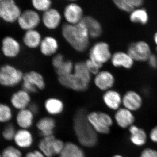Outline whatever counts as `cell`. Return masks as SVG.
<instances>
[{
  "mask_svg": "<svg viewBox=\"0 0 157 157\" xmlns=\"http://www.w3.org/2000/svg\"><path fill=\"white\" fill-rule=\"evenodd\" d=\"M22 89L30 94L37 93L45 88V79L41 73L36 71H30L24 74Z\"/></svg>",
  "mask_w": 157,
  "mask_h": 157,
  "instance_id": "obj_6",
  "label": "cell"
},
{
  "mask_svg": "<svg viewBox=\"0 0 157 157\" xmlns=\"http://www.w3.org/2000/svg\"><path fill=\"white\" fill-rule=\"evenodd\" d=\"M128 131L129 141L134 146L141 147L147 144L148 134L143 128L135 124L128 129Z\"/></svg>",
  "mask_w": 157,
  "mask_h": 157,
  "instance_id": "obj_14",
  "label": "cell"
},
{
  "mask_svg": "<svg viewBox=\"0 0 157 157\" xmlns=\"http://www.w3.org/2000/svg\"><path fill=\"white\" fill-rule=\"evenodd\" d=\"M148 137L152 143L157 144V124L151 129L148 133Z\"/></svg>",
  "mask_w": 157,
  "mask_h": 157,
  "instance_id": "obj_40",
  "label": "cell"
},
{
  "mask_svg": "<svg viewBox=\"0 0 157 157\" xmlns=\"http://www.w3.org/2000/svg\"><path fill=\"white\" fill-rule=\"evenodd\" d=\"M74 67V64L73 62L68 60L65 61L61 66L55 71L58 77L66 76L73 73Z\"/></svg>",
  "mask_w": 157,
  "mask_h": 157,
  "instance_id": "obj_33",
  "label": "cell"
},
{
  "mask_svg": "<svg viewBox=\"0 0 157 157\" xmlns=\"http://www.w3.org/2000/svg\"><path fill=\"white\" fill-rule=\"evenodd\" d=\"M59 47V43L57 39L51 36L43 38L39 46L41 53L46 56L55 55Z\"/></svg>",
  "mask_w": 157,
  "mask_h": 157,
  "instance_id": "obj_25",
  "label": "cell"
},
{
  "mask_svg": "<svg viewBox=\"0 0 157 157\" xmlns=\"http://www.w3.org/2000/svg\"><path fill=\"white\" fill-rule=\"evenodd\" d=\"M65 61L64 57L61 54H57L54 55L52 60V63L55 70L60 67Z\"/></svg>",
  "mask_w": 157,
  "mask_h": 157,
  "instance_id": "obj_38",
  "label": "cell"
},
{
  "mask_svg": "<svg viewBox=\"0 0 157 157\" xmlns=\"http://www.w3.org/2000/svg\"><path fill=\"white\" fill-rule=\"evenodd\" d=\"M17 130L12 124H9L3 129L2 132V137L4 140L7 141H11L14 140Z\"/></svg>",
  "mask_w": 157,
  "mask_h": 157,
  "instance_id": "obj_36",
  "label": "cell"
},
{
  "mask_svg": "<svg viewBox=\"0 0 157 157\" xmlns=\"http://www.w3.org/2000/svg\"><path fill=\"white\" fill-rule=\"evenodd\" d=\"M32 5L36 11L44 13L52 8V2L50 0H33Z\"/></svg>",
  "mask_w": 157,
  "mask_h": 157,
  "instance_id": "obj_34",
  "label": "cell"
},
{
  "mask_svg": "<svg viewBox=\"0 0 157 157\" xmlns=\"http://www.w3.org/2000/svg\"><path fill=\"white\" fill-rule=\"evenodd\" d=\"M59 157H86V155L79 144L68 141L65 143L64 147Z\"/></svg>",
  "mask_w": 157,
  "mask_h": 157,
  "instance_id": "obj_28",
  "label": "cell"
},
{
  "mask_svg": "<svg viewBox=\"0 0 157 157\" xmlns=\"http://www.w3.org/2000/svg\"><path fill=\"white\" fill-rule=\"evenodd\" d=\"M62 34L65 40L76 51L83 52L88 48L90 36L83 21L76 25L64 24Z\"/></svg>",
  "mask_w": 157,
  "mask_h": 157,
  "instance_id": "obj_2",
  "label": "cell"
},
{
  "mask_svg": "<svg viewBox=\"0 0 157 157\" xmlns=\"http://www.w3.org/2000/svg\"><path fill=\"white\" fill-rule=\"evenodd\" d=\"M115 7L123 12L130 14L137 8L143 7V0H114L113 1Z\"/></svg>",
  "mask_w": 157,
  "mask_h": 157,
  "instance_id": "obj_29",
  "label": "cell"
},
{
  "mask_svg": "<svg viewBox=\"0 0 157 157\" xmlns=\"http://www.w3.org/2000/svg\"><path fill=\"white\" fill-rule=\"evenodd\" d=\"M127 52L135 62L139 63L147 62L152 54L151 46L144 40H139L130 43Z\"/></svg>",
  "mask_w": 157,
  "mask_h": 157,
  "instance_id": "obj_7",
  "label": "cell"
},
{
  "mask_svg": "<svg viewBox=\"0 0 157 157\" xmlns=\"http://www.w3.org/2000/svg\"><path fill=\"white\" fill-rule=\"evenodd\" d=\"M156 55L157 56V48H156Z\"/></svg>",
  "mask_w": 157,
  "mask_h": 157,
  "instance_id": "obj_46",
  "label": "cell"
},
{
  "mask_svg": "<svg viewBox=\"0 0 157 157\" xmlns=\"http://www.w3.org/2000/svg\"><path fill=\"white\" fill-rule=\"evenodd\" d=\"M138 157H157V150L153 147H145L140 151Z\"/></svg>",
  "mask_w": 157,
  "mask_h": 157,
  "instance_id": "obj_39",
  "label": "cell"
},
{
  "mask_svg": "<svg viewBox=\"0 0 157 157\" xmlns=\"http://www.w3.org/2000/svg\"><path fill=\"white\" fill-rule=\"evenodd\" d=\"M21 50L20 44L13 37L8 36L2 41V51L4 56L9 58H14L19 55Z\"/></svg>",
  "mask_w": 157,
  "mask_h": 157,
  "instance_id": "obj_18",
  "label": "cell"
},
{
  "mask_svg": "<svg viewBox=\"0 0 157 157\" xmlns=\"http://www.w3.org/2000/svg\"><path fill=\"white\" fill-rule=\"evenodd\" d=\"M111 157H126L124 155L121 154H114Z\"/></svg>",
  "mask_w": 157,
  "mask_h": 157,
  "instance_id": "obj_45",
  "label": "cell"
},
{
  "mask_svg": "<svg viewBox=\"0 0 157 157\" xmlns=\"http://www.w3.org/2000/svg\"><path fill=\"white\" fill-rule=\"evenodd\" d=\"M54 135L42 137L38 143V149L42 152L46 157H53L54 141L56 138Z\"/></svg>",
  "mask_w": 157,
  "mask_h": 157,
  "instance_id": "obj_31",
  "label": "cell"
},
{
  "mask_svg": "<svg viewBox=\"0 0 157 157\" xmlns=\"http://www.w3.org/2000/svg\"><path fill=\"white\" fill-rule=\"evenodd\" d=\"M153 40L154 43L156 46V48H157V31L154 34L153 36Z\"/></svg>",
  "mask_w": 157,
  "mask_h": 157,
  "instance_id": "obj_44",
  "label": "cell"
},
{
  "mask_svg": "<svg viewBox=\"0 0 157 157\" xmlns=\"http://www.w3.org/2000/svg\"><path fill=\"white\" fill-rule=\"evenodd\" d=\"M36 127L42 137H48L54 135L56 122L52 117H44L37 122Z\"/></svg>",
  "mask_w": 157,
  "mask_h": 157,
  "instance_id": "obj_22",
  "label": "cell"
},
{
  "mask_svg": "<svg viewBox=\"0 0 157 157\" xmlns=\"http://www.w3.org/2000/svg\"><path fill=\"white\" fill-rule=\"evenodd\" d=\"M44 109L50 116L60 115L65 109L63 102L57 98H48L45 100L44 104Z\"/></svg>",
  "mask_w": 157,
  "mask_h": 157,
  "instance_id": "obj_23",
  "label": "cell"
},
{
  "mask_svg": "<svg viewBox=\"0 0 157 157\" xmlns=\"http://www.w3.org/2000/svg\"><path fill=\"white\" fill-rule=\"evenodd\" d=\"M143 104V97L140 93L135 90H128L122 95L123 107L132 112L140 110Z\"/></svg>",
  "mask_w": 157,
  "mask_h": 157,
  "instance_id": "obj_11",
  "label": "cell"
},
{
  "mask_svg": "<svg viewBox=\"0 0 157 157\" xmlns=\"http://www.w3.org/2000/svg\"><path fill=\"white\" fill-rule=\"evenodd\" d=\"M86 64L88 70L92 75H96L101 70L103 66L96 63V62L88 59L85 62Z\"/></svg>",
  "mask_w": 157,
  "mask_h": 157,
  "instance_id": "obj_37",
  "label": "cell"
},
{
  "mask_svg": "<svg viewBox=\"0 0 157 157\" xmlns=\"http://www.w3.org/2000/svg\"><path fill=\"white\" fill-rule=\"evenodd\" d=\"M42 18L36 10L27 9L21 12L17 22L21 29L26 31L36 29Z\"/></svg>",
  "mask_w": 157,
  "mask_h": 157,
  "instance_id": "obj_10",
  "label": "cell"
},
{
  "mask_svg": "<svg viewBox=\"0 0 157 157\" xmlns=\"http://www.w3.org/2000/svg\"><path fill=\"white\" fill-rule=\"evenodd\" d=\"M0 157H2V154L0 153Z\"/></svg>",
  "mask_w": 157,
  "mask_h": 157,
  "instance_id": "obj_47",
  "label": "cell"
},
{
  "mask_svg": "<svg viewBox=\"0 0 157 157\" xmlns=\"http://www.w3.org/2000/svg\"><path fill=\"white\" fill-rule=\"evenodd\" d=\"M149 66L153 70L157 69V56L156 54H152L147 61Z\"/></svg>",
  "mask_w": 157,
  "mask_h": 157,
  "instance_id": "obj_41",
  "label": "cell"
},
{
  "mask_svg": "<svg viewBox=\"0 0 157 157\" xmlns=\"http://www.w3.org/2000/svg\"><path fill=\"white\" fill-rule=\"evenodd\" d=\"M102 101L108 109L115 112L122 106V95L117 90L112 89L104 92Z\"/></svg>",
  "mask_w": 157,
  "mask_h": 157,
  "instance_id": "obj_17",
  "label": "cell"
},
{
  "mask_svg": "<svg viewBox=\"0 0 157 157\" xmlns=\"http://www.w3.org/2000/svg\"><path fill=\"white\" fill-rule=\"evenodd\" d=\"M24 73L12 65L6 64L0 67V85L13 87L22 82Z\"/></svg>",
  "mask_w": 157,
  "mask_h": 157,
  "instance_id": "obj_5",
  "label": "cell"
},
{
  "mask_svg": "<svg viewBox=\"0 0 157 157\" xmlns=\"http://www.w3.org/2000/svg\"><path fill=\"white\" fill-rule=\"evenodd\" d=\"M24 157H46L45 155L39 150H35L33 151H29L26 154Z\"/></svg>",
  "mask_w": 157,
  "mask_h": 157,
  "instance_id": "obj_42",
  "label": "cell"
},
{
  "mask_svg": "<svg viewBox=\"0 0 157 157\" xmlns=\"http://www.w3.org/2000/svg\"><path fill=\"white\" fill-rule=\"evenodd\" d=\"M42 36L36 29L26 31L23 37V42L28 48L35 49L39 47L42 41Z\"/></svg>",
  "mask_w": 157,
  "mask_h": 157,
  "instance_id": "obj_27",
  "label": "cell"
},
{
  "mask_svg": "<svg viewBox=\"0 0 157 157\" xmlns=\"http://www.w3.org/2000/svg\"><path fill=\"white\" fill-rule=\"evenodd\" d=\"M94 83L98 89L104 92L113 89L116 83L115 77L108 70H101L95 75Z\"/></svg>",
  "mask_w": 157,
  "mask_h": 157,
  "instance_id": "obj_12",
  "label": "cell"
},
{
  "mask_svg": "<svg viewBox=\"0 0 157 157\" xmlns=\"http://www.w3.org/2000/svg\"><path fill=\"white\" fill-rule=\"evenodd\" d=\"M10 103L18 111L28 108L31 104L30 94L24 90H18L11 96Z\"/></svg>",
  "mask_w": 157,
  "mask_h": 157,
  "instance_id": "obj_19",
  "label": "cell"
},
{
  "mask_svg": "<svg viewBox=\"0 0 157 157\" xmlns=\"http://www.w3.org/2000/svg\"><path fill=\"white\" fill-rule=\"evenodd\" d=\"M28 108L34 113L35 115H36L39 113V109H40L39 105L36 103H31L29 106Z\"/></svg>",
  "mask_w": 157,
  "mask_h": 157,
  "instance_id": "obj_43",
  "label": "cell"
},
{
  "mask_svg": "<svg viewBox=\"0 0 157 157\" xmlns=\"http://www.w3.org/2000/svg\"><path fill=\"white\" fill-rule=\"evenodd\" d=\"M113 118L117 125L122 129H128L136 121L134 113L123 107L115 111Z\"/></svg>",
  "mask_w": 157,
  "mask_h": 157,
  "instance_id": "obj_13",
  "label": "cell"
},
{
  "mask_svg": "<svg viewBox=\"0 0 157 157\" xmlns=\"http://www.w3.org/2000/svg\"><path fill=\"white\" fill-rule=\"evenodd\" d=\"M13 116L11 107L5 103H0V123L9 122L12 120Z\"/></svg>",
  "mask_w": 157,
  "mask_h": 157,
  "instance_id": "obj_32",
  "label": "cell"
},
{
  "mask_svg": "<svg viewBox=\"0 0 157 157\" xmlns=\"http://www.w3.org/2000/svg\"><path fill=\"white\" fill-rule=\"evenodd\" d=\"M112 54L109 44L107 42L100 41L91 48L89 59L104 66V64L110 62Z\"/></svg>",
  "mask_w": 157,
  "mask_h": 157,
  "instance_id": "obj_8",
  "label": "cell"
},
{
  "mask_svg": "<svg viewBox=\"0 0 157 157\" xmlns=\"http://www.w3.org/2000/svg\"><path fill=\"white\" fill-rule=\"evenodd\" d=\"M1 154L2 157H23L22 153L20 149L12 145L6 147Z\"/></svg>",
  "mask_w": 157,
  "mask_h": 157,
  "instance_id": "obj_35",
  "label": "cell"
},
{
  "mask_svg": "<svg viewBox=\"0 0 157 157\" xmlns=\"http://www.w3.org/2000/svg\"><path fill=\"white\" fill-rule=\"evenodd\" d=\"M129 19L133 24L146 25L149 21L148 11L143 7L137 8L129 14Z\"/></svg>",
  "mask_w": 157,
  "mask_h": 157,
  "instance_id": "obj_30",
  "label": "cell"
},
{
  "mask_svg": "<svg viewBox=\"0 0 157 157\" xmlns=\"http://www.w3.org/2000/svg\"><path fill=\"white\" fill-rule=\"evenodd\" d=\"M110 62L114 68L128 70L132 69L135 63L128 52L124 51H117L113 53Z\"/></svg>",
  "mask_w": 157,
  "mask_h": 157,
  "instance_id": "obj_15",
  "label": "cell"
},
{
  "mask_svg": "<svg viewBox=\"0 0 157 157\" xmlns=\"http://www.w3.org/2000/svg\"><path fill=\"white\" fill-rule=\"evenodd\" d=\"M35 116L28 108L19 110L15 117L16 124L20 129L29 130L33 124Z\"/></svg>",
  "mask_w": 157,
  "mask_h": 157,
  "instance_id": "obj_24",
  "label": "cell"
},
{
  "mask_svg": "<svg viewBox=\"0 0 157 157\" xmlns=\"http://www.w3.org/2000/svg\"><path fill=\"white\" fill-rule=\"evenodd\" d=\"M87 119L98 135H109L114 123L113 118L109 113L101 110L88 112Z\"/></svg>",
  "mask_w": 157,
  "mask_h": 157,
  "instance_id": "obj_4",
  "label": "cell"
},
{
  "mask_svg": "<svg viewBox=\"0 0 157 157\" xmlns=\"http://www.w3.org/2000/svg\"><path fill=\"white\" fill-rule=\"evenodd\" d=\"M64 17L67 23L76 25L81 22L84 16L82 8L76 3H70L66 6L63 12Z\"/></svg>",
  "mask_w": 157,
  "mask_h": 157,
  "instance_id": "obj_16",
  "label": "cell"
},
{
  "mask_svg": "<svg viewBox=\"0 0 157 157\" xmlns=\"http://www.w3.org/2000/svg\"><path fill=\"white\" fill-rule=\"evenodd\" d=\"M14 140L15 145L20 149L29 148L34 142L33 134L28 129H20L16 132Z\"/></svg>",
  "mask_w": 157,
  "mask_h": 157,
  "instance_id": "obj_21",
  "label": "cell"
},
{
  "mask_svg": "<svg viewBox=\"0 0 157 157\" xmlns=\"http://www.w3.org/2000/svg\"><path fill=\"white\" fill-rule=\"evenodd\" d=\"M88 112L84 108L77 109L73 115V132L78 144L86 148H92L98 143V134L87 119Z\"/></svg>",
  "mask_w": 157,
  "mask_h": 157,
  "instance_id": "obj_1",
  "label": "cell"
},
{
  "mask_svg": "<svg viewBox=\"0 0 157 157\" xmlns=\"http://www.w3.org/2000/svg\"><path fill=\"white\" fill-rule=\"evenodd\" d=\"M82 21L86 25L90 38L97 39L101 36L103 33V27L101 23L90 16H85Z\"/></svg>",
  "mask_w": 157,
  "mask_h": 157,
  "instance_id": "obj_26",
  "label": "cell"
},
{
  "mask_svg": "<svg viewBox=\"0 0 157 157\" xmlns=\"http://www.w3.org/2000/svg\"><path fill=\"white\" fill-rule=\"evenodd\" d=\"M42 21L45 28L50 30L56 29L60 25L62 15L56 9L51 8L43 13Z\"/></svg>",
  "mask_w": 157,
  "mask_h": 157,
  "instance_id": "obj_20",
  "label": "cell"
},
{
  "mask_svg": "<svg viewBox=\"0 0 157 157\" xmlns=\"http://www.w3.org/2000/svg\"><path fill=\"white\" fill-rule=\"evenodd\" d=\"M91 76L85 62L80 61L74 64L73 73L58 77V79L64 87L76 92H84L89 87Z\"/></svg>",
  "mask_w": 157,
  "mask_h": 157,
  "instance_id": "obj_3",
  "label": "cell"
},
{
  "mask_svg": "<svg viewBox=\"0 0 157 157\" xmlns=\"http://www.w3.org/2000/svg\"><path fill=\"white\" fill-rule=\"evenodd\" d=\"M21 10L13 0H0V18L8 23L17 21Z\"/></svg>",
  "mask_w": 157,
  "mask_h": 157,
  "instance_id": "obj_9",
  "label": "cell"
}]
</instances>
